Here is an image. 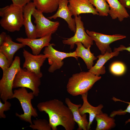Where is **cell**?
<instances>
[{"label": "cell", "instance_id": "1", "mask_svg": "<svg viewBox=\"0 0 130 130\" xmlns=\"http://www.w3.org/2000/svg\"><path fill=\"white\" fill-rule=\"evenodd\" d=\"M37 107L40 112H45L49 118V123L52 130H57L61 125L66 130L74 129L76 122L72 112L62 101L54 99L39 103Z\"/></svg>", "mask_w": 130, "mask_h": 130}, {"label": "cell", "instance_id": "2", "mask_svg": "<svg viewBox=\"0 0 130 130\" xmlns=\"http://www.w3.org/2000/svg\"><path fill=\"white\" fill-rule=\"evenodd\" d=\"M101 77L89 71L73 74L69 79L66 86L67 91L73 96L81 95L88 92Z\"/></svg>", "mask_w": 130, "mask_h": 130}, {"label": "cell", "instance_id": "3", "mask_svg": "<svg viewBox=\"0 0 130 130\" xmlns=\"http://www.w3.org/2000/svg\"><path fill=\"white\" fill-rule=\"evenodd\" d=\"M23 7L12 3L0 8L1 26L10 32L20 31L23 24Z\"/></svg>", "mask_w": 130, "mask_h": 130}, {"label": "cell", "instance_id": "4", "mask_svg": "<svg viewBox=\"0 0 130 130\" xmlns=\"http://www.w3.org/2000/svg\"><path fill=\"white\" fill-rule=\"evenodd\" d=\"M20 65V58L16 56L9 68L3 72L0 80V97L4 102L12 98L13 83L17 73L21 68Z\"/></svg>", "mask_w": 130, "mask_h": 130}, {"label": "cell", "instance_id": "5", "mask_svg": "<svg viewBox=\"0 0 130 130\" xmlns=\"http://www.w3.org/2000/svg\"><path fill=\"white\" fill-rule=\"evenodd\" d=\"M12 98H16L19 101L24 112L23 114H19L16 113V115L20 119L32 124L31 117H36L38 116L36 109L33 107L31 100L35 96L33 92H28L26 88L21 87L13 91Z\"/></svg>", "mask_w": 130, "mask_h": 130}, {"label": "cell", "instance_id": "6", "mask_svg": "<svg viewBox=\"0 0 130 130\" xmlns=\"http://www.w3.org/2000/svg\"><path fill=\"white\" fill-rule=\"evenodd\" d=\"M40 78L35 73L20 68L15 77L13 88H28L32 91L35 96H38L39 93V87L41 84Z\"/></svg>", "mask_w": 130, "mask_h": 130}, {"label": "cell", "instance_id": "7", "mask_svg": "<svg viewBox=\"0 0 130 130\" xmlns=\"http://www.w3.org/2000/svg\"><path fill=\"white\" fill-rule=\"evenodd\" d=\"M32 15L35 20L36 24V32L37 38H40L54 33L59 25L58 21H53L45 17L43 13L36 8Z\"/></svg>", "mask_w": 130, "mask_h": 130}, {"label": "cell", "instance_id": "8", "mask_svg": "<svg viewBox=\"0 0 130 130\" xmlns=\"http://www.w3.org/2000/svg\"><path fill=\"white\" fill-rule=\"evenodd\" d=\"M54 46L53 43L50 44L45 47L43 52L48 58V63L50 65L48 71L51 73L54 72L62 67L64 64L63 60L64 58L71 57L74 58L77 60L78 58L75 51L69 53L60 52L53 48V46Z\"/></svg>", "mask_w": 130, "mask_h": 130}, {"label": "cell", "instance_id": "9", "mask_svg": "<svg viewBox=\"0 0 130 130\" xmlns=\"http://www.w3.org/2000/svg\"><path fill=\"white\" fill-rule=\"evenodd\" d=\"M76 31L74 35L68 38H65L62 40L63 44L69 45L71 49H73L77 42L82 43L84 46L87 48L91 47L93 44V40L85 31L84 23L81 20L80 16L74 17Z\"/></svg>", "mask_w": 130, "mask_h": 130}, {"label": "cell", "instance_id": "10", "mask_svg": "<svg viewBox=\"0 0 130 130\" xmlns=\"http://www.w3.org/2000/svg\"><path fill=\"white\" fill-rule=\"evenodd\" d=\"M86 32L94 41L102 55L106 52H112L109 46L111 43L126 37L125 35L119 34L107 35L87 30H86Z\"/></svg>", "mask_w": 130, "mask_h": 130}, {"label": "cell", "instance_id": "11", "mask_svg": "<svg viewBox=\"0 0 130 130\" xmlns=\"http://www.w3.org/2000/svg\"><path fill=\"white\" fill-rule=\"evenodd\" d=\"M23 53L25 59L23 68L32 72L41 78L43 74L40 71V68L47 58L46 55L42 54H32L24 49Z\"/></svg>", "mask_w": 130, "mask_h": 130}, {"label": "cell", "instance_id": "12", "mask_svg": "<svg viewBox=\"0 0 130 130\" xmlns=\"http://www.w3.org/2000/svg\"><path fill=\"white\" fill-rule=\"evenodd\" d=\"M68 7L72 16L74 17L82 13H91L99 15L89 0H68Z\"/></svg>", "mask_w": 130, "mask_h": 130}, {"label": "cell", "instance_id": "13", "mask_svg": "<svg viewBox=\"0 0 130 130\" xmlns=\"http://www.w3.org/2000/svg\"><path fill=\"white\" fill-rule=\"evenodd\" d=\"M36 8L33 2H30L23 7L24 22L23 25L27 38L36 39L37 37L35 26L32 23L31 17L33 13Z\"/></svg>", "mask_w": 130, "mask_h": 130}, {"label": "cell", "instance_id": "14", "mask_svg": "<svg viewBox=\"0 0 130 130\" xmlns=\"http://www.w3.org/2000/svg\"><path fill=\"white\" fill-rule=\"evenodd\" d=\"M52 34L36 39H31L22 37L17 38V41L29 47L32 54L38 55L39 54L42 48L48 46L52 39Z\"/></svg>", "mask_w": 130, "mask_h": 130}, {"label": "cell", "instance_id": "15", "mask_svg": "<svg viewBox=\"0 0 130 130\" xmlns=\"http://www.w3.org/2000/svg\"><path fill=\"white\" fill-rule=\"evenodd\" d=\"M68 0H61L60 1L58 10L53 15L47 18L49 20L56 19L58 17L64 19L67 23L70 29L74 32L76 31V26L74 18L72 16L68 7Z\"/></svg>", "mask_w": 130, "mask_h": 130}, {"label": "cell", "instance_id": "16", "mask_svg": "<svg viewBox=\"0 0 130 130\" xmlns=\"http://www.w3.org/2000/svg\"><path fill=\"white\" fill-rule=\"evenodd\" d=\"M65 102L72 113L75 121L78 126V130H88L90 128L89 126V122L87 118V115L85 114L81 115L79 111V109L82 106L80 104H75L72 102L70 99L65 98Z\"/></svg>", "mask_w": 130, "mask_h": 130}, {"label": "cell", "instance_id": "17", "mask_svg": "<svg viewBox=\"0 0 130 130\" xmlns=\"http://www.w3.org/2000/svg\"><path fill=\"white\" fill-rule=\"evenodd\" d=\"M88 95L87 92L81 95L83 103L78 110L82 115L86 113L89 114V126L90 128L91 125L96 116L103 113L102 110L104 106L102 104H99L96 107L91 105L88 101Z\"/></svg>", "mask_w": 130, "mask_h": 130}, {"label": "cell", "instance_id": "18", "mask_svg": "<svg viewBox=\"0 0 130 130\" xmlns=\"http://www.w3.org/2000/svg\"><path fill=\"white\" fill-rule=\"evenodd\" d=\"M26 46L22 43L14 42L10 36L7 35L3 44L0 46V52L6 56L11 65L13 60V58L15 53Z\"/></svg>", "mask_w": 130, "mask_h": 130}, {"label": "cell", "instance_id": "19", "mask_svg": "<svg viewBox=\"0 0 130 130\" xmlns=\"http://www.w3.org/2000/svg\"><path fill=\"white\" fill-rule=\"evenodd\" d=\"M110 7L109 14L113 19H118L121 22L130 15L125 7L119 0H106Z\"/></svg>", "mask_w": 130, "mask_h": 130}, {"label": "cell", "instance_id": "20", "mask_svg": "<svg viewBox=\"0 0 130 130\" xmlns=\"http://www.w3.org/2000/svg\"><path fill=\"white\" fill-rule=\"evenodd\" d=\"M119 52L116 51L111 53L106 52L103 55L101 54L98 56L97 57L98 58V60L95 65L88 71L98 76L105 74L106 71L104 65L110 59L118 56L119 54Z\"/></svg>", "mask_w": 130, "mask_h": 130}, {"label": "cell", "instance_id": "21", "mask_svg": "<svg viewBox=\"0 0 130 130\" xmlns=\"http://www.w3.org/2000/svg\"><path fill=\"white\" fill-rule=\"evenodd\" d=\"M77 47L75 51L76 56L81 58L84 61L88 69H90L93 66V61L96 59L97 57L92 53L90 51V47L86 48L81 43L77 42L75 43Z\"/></svg>", "mask_w": 130, "mask_h": 130}, {"label": "cell", "instance_id": "22", "mask_svg": "<svg viewBox=\"0 0 130 130\" xmlns=\"http://www.w3.org/2000/svg\"><path fill=\"white\" fill-rule=\"evenodd\" d=\"M95 119L97 122L96 130H110L116 126L113 117L103 113L96 116Z\"/></svg>", "mask_w": 130, "mask_h": 130}, {"label": "cell", "instance_id": "23", "mask_svg": "<svg viewBox=\"0 0 130 130\" xmlns=\"http://www.w3.org/2000/svg\"><path fill=\"white\" fill-rule=\"evenodd\" d=\"M61 0H32L36 8L43 13H51L58 8Z\"/></svg>", "mask_w": 130, "mask_h": 130}, {"label": "cell", "instance_id": "24", "mask_svg": "<svg viewBox=\"0 0 130 130\" xmlns=\"http://www.w3.org/2000/svg\"><path fill=\"white\" fill-rule=\"evenodd\" d=\"M95 7L99 16H107L109 14L110 7L106 0H89Z\"/></svg>", "mask_w": 130, "mask_h": 130}, {"label": "cell", "instance_id": "25", "mask_svg": "<svg viewBox=\"0 0 130 130\" xmlns=\"http://www.w3.org/2000/svg\"><path fill=\"white\" fill-rule=\"evenodd\" d=\"M33 124H30L29 127L33 130H51V127L45 119H37L33 121Z\"/></svg>", "mask_w": 130, "mask_h": 130}, {"label": "cell", "instance_id": "26", "mask_svg": "<svg viewBox=\"0 0 130 130\" xmlns=\"http://www.w3.org/2000/svg\"><path fill=\"white\" fill-rule=\"evenodd\" d=\"M112 99L115 102L120 101L127 103L128 104V105L126 109L124 110H123L120 109L118 110H114L112 112L110 116V117H114L117 115H124L126 114L127 113L130 114V102H126L122 101L113 97L112 98ZM129 122H130V118L125 121V125Z\"/></svg>", "mask_w": 130, "mask_h": 130}, {"label": "cell", "instance_id": "27", "mask_svg": "<svg viewBox=\"0 0 130 130\" xmlns=\"http://www.w3.org/2000/svg\"><path fill=\"white\" fill-rule=\"evenodd\" d=\"M111 72L117 75H121L124 73L125 70V67L122 63L115 62L112 64L110 68Z\"/></svg>", "mask_w": 130, "mask_h": 130}, {"label": "cell", "instance_id": "28", "mask_svg": "<svg viewBox=\"0 0 130 130\" xmlns=\"http://www.w3.org/2000/svg\"><path fill=\"white\" fill-rule=\"evenodd\" d=\"M10 65H11L6 56L0 52V67L3 72L7 70Z\"/></svg>", "mask_w": 130, "mask_h": 130}, {"label": "cell", "instance_id": "29", "mask_svg": "<svg viewBox=\"0 0 130 130\" xmlns=\"http://www.w3.org/2000/svg\"><path fill=\"white\" fill-rule=\"evenodd\" d=\"M4 102V103H2L0 100V118H6V116L4 114V112L9 110L11 106V104L9 102L6 101Z\"/></svg>", "mask_w": 130, "mask_h": 130}, {"label": "cell", "instance_id": "30", "mask_svg": "<svg viewBox=\"0 0 130 130\" xmlns=\"http://www.w3.org/2000/svg\"><path fill=\"white\" fill-rule=\"evenodd\" d=\"M13 4L24 7L32 0H11Z\"/></svg>", "mask_w": 130, "mask_h": 130}, {"label": "cell", "instance_id": "31", "mask_svg": "<svg viewBox=\"0 0 130 130\" xmlns=\"http://www.w3.org/2000/svg\"><path fill=\"white\" fill-rule=\"evenodd\" d=\"M130 46L128 47H126L124 46L121 45L119 47L117 48H115L114 49V51H122L123 50H126L130 52V44H129Z\"/></svg>", "mask_w": 130, "mask_h": 130}, {"label": "cell", "instance_id": "32", "mask_svg": "<svg viewBox=\"0 0 130 130\" xmlns=\"http://www.w3.org/2000/svg\"><path fill=\"white\" fill-rule=\"evenodd\" d=\"M119 0L125 7L130 9V0Z\"/></svg>", "mask_w": 130, "mask_h": 130}, {"label": "cell", "instance_id": "33", "mask_svg": "<svg viewBox=\"0 0 130 130\" xmlns=\"http://www.w3.org/2000/svg\"><path fill=\"white\" fill-rule=\"evenodd\" d=\"M7 35L4 32H2L0 34V46L4 43Z\"/></svg>", "mask_w": 130, "mask_h": 130}]
</instances>
